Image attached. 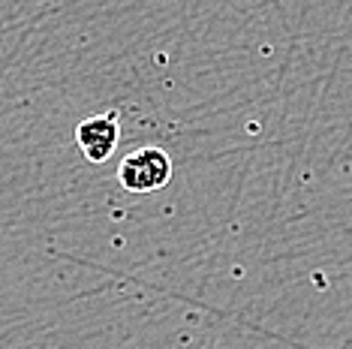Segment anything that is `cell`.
I'll return each mask as SVG.
<instances>
[{
	"label": "cell",
	"instance_id": "2",
	"mask_svg": "<svg viewBox=\"0 0 352 349\" xmlns=\"http://www.w3.org/2000/svg\"><path fill=\"white\" fill-rule=\"evenodd\" d=\"M118 142H121L118 112H102V115L85 117V121L76 126V145L85 154L87 163H106L118 150Z\"/></svg>",
	"mask_w": 352,
	"mask_h": 349
},
{
	"label": "cell",
	"instance_id": "1",
	"mask_svg": "<svg viewBox=\"0 0 352 349\" xmlns=\"http://www.w3.org/2000/svg\"><path fill=\"white\" fill-rule=\"evenodd\" d=\"M118 181L126 193L145 196V193H157L172 181V157L169 150L157 148V145H145L135 148L121 160L118 166Z\"/></svg>",
	"mask_w": 352,
	"mask_h": 349
}]
</instances>
